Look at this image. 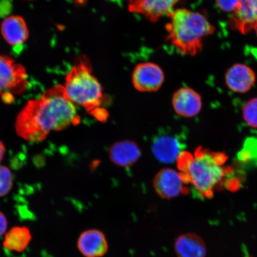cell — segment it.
<instances>
[{"instance_id":"obj_1","label":"cell","mask_w":257,"mask_h":257,"mask_svg":"<svg viewBox=\"0 0 257 257\" xmlns=\"http://www.w3.org/2000/svg\"><path fill=\"white\" fill-rule=\"evenodd\" d=\"M76 106L67 97L63 86H54L41 97L25 105L15 122L19 137L39 142L52 131H60L80 123Z\"/></svg>"},{"instance_id":"obj_2","label":"cell","mask_w":257,"mask_h":257,"mask_svg":"<svg viewBox=\"0 0 257 257\" xmlns=\"http://www.w3.org/2000/svg\"><path fill=\"white\" fill-rule=\"evenodd\" d=\"M227 160L224 153L200 147L194 155L183 152L176 162L185 184H191L201 197L210 199L215 189L219 188L226 176L232 173V168L224 166Z\"/></svg>"},{"instance_id":"obj_3","label":"cell","mask_w":257,"mask_h":257,"mask_svg":"<svg viewBox=\"0 0 257 257\" xmlns=\"http://www.w3.org/2000/svg\"><path fill=\"white\" fill-rule=\"evenodd\" d=\"M168 17L167 41L183 55L194 56L201 52L204 38L215 31L204 16L188 9L174 10Z\"/></svg>"},{"instance_id":"obj_4","label":"cell","mask_w":257,"mask_h":257,"mask_svg":"<svg viewBox=\"0 0 257 257\" xmlns=\"http://www.w3.org/2000/svg\"><path fill=\"white\" fill-rule=\"evenodd\" d=\"M66 94L75 105L85 108L98 119H105L107 113L101 106L104 102L102 86L93 75L91 62L81 56L67 74L63 86Z\"/></svg>"},{"instance_id":"obj_5","label":"cell","mask_w":257,"mask_h":257,"mask_svg":"<svg viewBox=\"0 0 257 257\" xmlns=\"http://www.w3.org/2000/svg\"><path fill=\"white\" fill-rule=\"evenodd\" d=\"M28 76L23 66L11 57L0 56V95L11 100L12 94H21L28 85Z\"/></svg>"},{"instance_id":"obj_6","label":"cell","mask_w":257,"mask_h":257,"mask_svg":"<svg viewBox=\"0 0 257 257\" xmlns=\"http://www.w3.org/2000/svg\"><path fill=\"white\" fill-rule=\"evenodd\" d=\"M153 185L157 194L165 199H172L189 193L181 173L173 169L160 170L154 179Z\"/></svg>"},{"instance_id":"obj_7","label":"cell","mask_w":257,"mask_h":257,"mask_svg":"<svg viewBox=\"0 0 257 257\" xmlns=\"http://www.w3.org/2000/svg\"><path fill=\"white\" fill-rule=\"evenodd\" d=\"M165 75L160 67L151 62L138 64L133 74L135 88L141 92H154L162 86Z\"/></svg>"},{"instance_id":"obj_8","label":"cell","mask_w":257,"mask_h":257,"mask_svg":"<svg viewBox=\"0 0 257 257\" xmlns=\"http://www.w3.org/2000/svg\"><path fill=\"white\" fill-rule=\"evenodd\" d=\"M179 0H128V9L132 13L144 16L152 22H156L174 11Z\"/></svg>"},{"instance_id":"obj_9","label":"cell","mask_w":257,"mask_h":257,"mask_svg":"<svg viewBox=\"0 0 257 257\" xmlns=\"http://www.w3.org/2000/svg\"><path fill=\"white\" fill-rule=\"evenodd\" d=\"M184 145L176 136L164 133L159 134L153 140V153L161 163L170 164L178 160L184 151Z\"/></svg>"},{"instance_id":"obj_10","label":"cell","mask_w":257,"mask_h":257,"mask_svg":"<svg viewBox=\"0 0 257 257\" xmlns=\"http://www.w3.org/2000/svg\"><path fill=\"white\" fill-rule=\"evenodd\" d=\"M77 247L85 257H102L108 252V243L103 232L92 229L84 231L78 237Z\"/></svg>"},{"instance_id":"obj_11","label":"cell","mask_w":257,"mask_h":257,"mask_svg":"<svg viewBox=\"0 0 257 257\" xmlns=\"http://www.w3.org/2000/svg\"><path fill=\"white\" fill-rule=\"evenodd\" d=\"M173 108L181 116L190 118L195 116L201 110V96L190 88L183 87L178 90L172 98Z\"/></svg>"},{"instance_id":"obj_12","label":"cell","mask_w":257,"mask_h":257,"mask_svg":"<svg viewBox=\"0 0 257 257\" xmlns=\"http://www.w3.org/2000/svg\"><path fill=\"white\" fill-rule=\"evenodd\" d=\"M225 80L231 91L245 93L254 85L256 76L253 70L245 64H235L227 70Z\"/></svg>"},{"instance_id":"obj_13","label":"cell","mask_w":257,"mask_h":257,"mask_svg":"<svg viewBox=\"0 0 257 257\" xmlns=\"http://www.w3.org/2000/svg\"><path fill=\"white\" fill-rule=\"evenodd\" d=\"M231 25L246 34L257 24V0H239L238 9L233 13Z\"/></svg>"},{"instance_id":"obj_14","label":"cell","mask_w":257,"mask_h":257,"mask_svg":"<svg viewBox=\"0 0 257 257\" xmlns=\"http://www.w3.org/2000/svg\"><path fill=\"white\" fill-rule=\"evenodd\" d=\"M1 32L6 42L14 47H21L28 40L29 31L23 18L11 16L3 22Z\"/></svg>"},{"instance_id":"obj_15","label":"cell","mask_w":257,"mask_h":257,"mask_svg":"<svg viewBox=\"0 0 257 257\" xmlns=\"http://www.w3.org/2000/svg\"><path fill=\"white\" fill-rule=\"evenodd\" d=\"M174 249L178 257H205L207 252L204 240L193 233L182 234L177 237Z\"/></svg>"},{"instance_id":"obj_16","label":"cell","mask_w":257,"mask_h":257,"mask_svg":"<svg viewBox=\"0 0 257 257\" xmlns=\"http://www.w3.org/2000/svg\"><path fill=\"white\" fill-rule=\"evenodd\" d=\"M110 160L115 165L128 168L136 163L141 157V150L136 143L123 141L112 145L109 150Z\"/></svg>"},{"instance_id":"obj_17","label":"cell","mask_w":257,"mask_h":257,"mask_svg":"<svg viewBox=\"0 0 257 257\" xmlns=\"http://www.w3.org/2000/svg\"><path fill=\"white\" fill-rule=\"evenodd\" d=\"M31 239V233L28 227L17 226L12 228L6 234L3 244L10 250L22 252L27 248Z\"/></svg>"},{"instance_id":"obj_18","label":"cell","mask_w":257,"mask_h":257,"mask_svg":"<svg viewBox=\"0 0 257 257\" xmlns=\"http://www.w3.org/2000/svg\"><path fill=\"white\" fill-rule=\"evenodd\" d=\"M14 185V175L7 167L0 165V197L7 195Z\"/></svg>"},{"instance_id":"obj_19","label":"cell","mask_w":257,"mask_h":257,"mask_svg":"<svg viewBox=\"0 0 257 257\" xmlns=\"http://www.w3.org/2000/svg\"><path fill=\"white\" fill-rule=\"evenodd\" d=\"M243 118L249 126L257 128V98L250 99L244 105Z\"/></svg>"},{"instance_id":"obj_20","label":"cell","mask_w":257,"mask_h":257,"mask_svg":"<svg viewBox=\"0 0 257 257\" xmlns=\"http://www.w3.org/2000/svg\"><path fill=\"white\" fill-rule=\"evenodd\" d=\"M216 2L218 7L226 12L234 13L239 6V0H216Z\"/></svg>"},{"instance_id":"obj_21","label":"cell","mask_w":257,"mask_h":257,"mask_svg":"<svg viewBox=\"0 0 257 257\" xmlns=\"http://www.w3.org/2000/svg\"><path fill=\"white\" fill-rule=\"evenodd\" d=\"M8 229V220L5 214L0 211V237L4 234Z\"/></svg>"},{"instance_id":"obj_22","label":"cell","mask_w":257,"mask_h":257,"mask_svg":"<svg viewBox=\"0 0 257 257\" xmlns=\"http://www.w3.org/2000/svg\"><path fill=\"white\" fill-rule=\"evenodd\" d=\"M6 148L5 145L2 141L0 140V162H1L3 158H4Z\"/></svg>"},{"instance_id":"obj_23","label":"cell","mask_w":257,"mask_h":257,"mask_svg":"<svg viewBox=\"0 0 257 257\" xmlns=\"http://www.w3.org/2000/svg\"><path fill=\"white\" fill-rule=\"evenodd\" d=\"M254 30H255V31L256 32V34L257 35V24L255 26Z\"/></svg>"}]
</instances>
